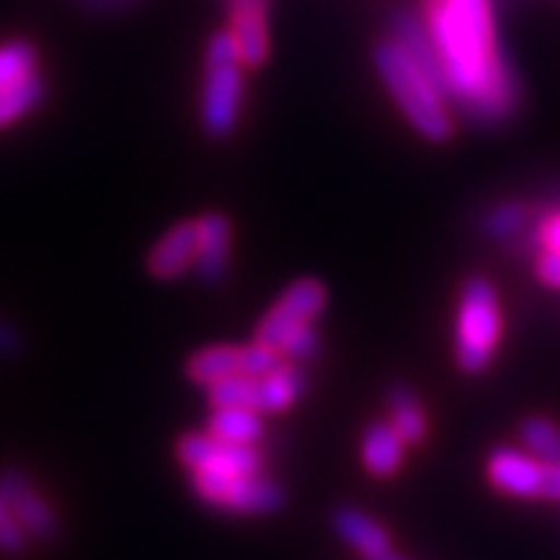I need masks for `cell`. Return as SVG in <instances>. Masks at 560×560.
Listing matches in <instances>:
<instances>
[{
	"label": "cell",
	"mask_w": 560,
	"mask_h": 560,
	"mask_svg": "<svg viewBox=\"0 0 560 560\" xmlns=\"http://www.w3.org/2000/svg\"><path fill=\"white\" fill-rule=\"evenodd\" d=\"M427 30L441 58L446 101L478 126L512 118L521 81L498 46L489 0H432Z\"/></svg>",
	"instance_id": "6da1fadb"
},
{
	"label": "cell",
	"mask_w": 560,
	"mask_h": 560,
	"mask_svg": "<svg viewBox=\"0 0 560 560\" xmlns=\"http://www.w3.org/2000/svg\"><path fill=\"white\" fill-rule=\"evenodd\" d=\"M375 67L384 78L386 89L398 101L406 120L418 129L427 140L443 143L455 132V120L446 109V97L432 86L427 74L412 63V58L400 49L395 37L381 40L375 46Z\"/></svg>",
	"instance_id": "7a4b0ae2"
},
{
	"label": "cell",
	"mask_w": 560,
	"mask_h": 560,
	"mask_svg": "<svg viewBox=\"0 0 560 560\" xmlns=\"http://www.w3.org/2000/svg\"><path fill=\"white\" fill-rule=\"evenodd\" d=\"M503 317L498 292L487 278H469L457 306V363L464 372H483L501 343Z\"/></svg>",
	"instance_id": "3957f363"
},
{
	"label": "cell",
	"mask_w": 560,
	"mask_h": 560,
	"mask_svg": "<svg viewBox=\"0 0 560 560\" xmlns=\"http://www.w3.org/2000/svg\"><path fill=\"white\" fill-rule=\"evenodd\" d=\"M241 101H244V74H241L235 37L232 32H218L207 49V81L200 101L203 129L212 138H229L235 132Z\"/></svg>",
	"instance_id": "277c9868"
},
{
	"label": "cell",
	"mask_w": 560,
	"mask_h": 560,
	"mask_svg": "<svg viewBox=\"0 0 560 560\" xmlns=\"http://www.w3.org/2000/svg\"><path fill=\"white\" fill-rule=\"evenodd\" d=\"M192 489L209 506L237 515H269L287 506L283 487L260 472H192Z\"/></svg>",
	"instance_id": "5b68a950"
},
{
	"label": "cell",
	"mask_w": 560,
	"mask_h": 560,
	"mask_svg": "<svg viewBox=\"0 0 560 560\" xmlns=\"http://www.w3.org/2000/svg\"><path fill=\"white\" fill-rule=\"evenodd\" d=\"M326 306V287L320 280L303 278L295 280L292 287L283 292L278 303H275L269 315L260 320L258 332H255V340L264 343L269 349H278L287 343V338L292 332H298L301 326L315 324L317 315L324 312Z\"/></svg>",
	"instance_id": "8992f818"
},
{
	"label": "cell",
	"mask_w": 560,
	"mask_h": 560,
	"mask_svg": "<svg viewBox=\"0 0 560 560\" xmlns=\"http://www.w3.org/2000/svg\"><path fill=\"white\" fill-rule=\"evenodd\" d=\"M0 501L12 509V515L18 517V524L32 540L40 544H52L60 532L58 512L52 503L46 501L44 494L37 492L30 475L21 469H0Z\"/></svg>",
	"instance_id": "52a82bcc"
},
{
	"label": "cell",
	"mask_w": 560,
	"mask_h": 560,
	"mask_svg": "<svg viewBox=\"0 0 560 560\" xmlns=\"http://www.w3.org/2000/svg\"><path fill=\"white\" fill-rule=\"evenodd\" d=\"M177 457L192 472H260L264 457L255 446L229 443L214 435H186L177 441Z\"/></svg>",
	"instance_id": "ba28073f"
},
{
	"label": "cell",
	"mask_w": 560,
	"mask_h": 560,
	"mask_svg": "<svg viewBox=\"0 0 560 560\" xmlns=\"http://www.w3.org/2000/svg\"><path fill=\"white\" fill-rule=\"evenodd\" d=\"M544 466L546 464H540L538 457L501 446V450H494L492 455H489L487 475L489 483H492L498 492L509 494V498H521V501L538 498L540 501Z\"/></svg>",
	"instance_id": "9c48e42d"
},
{
	"label": "cell",
	"mask_w": 560,
	"mask_h": 560,
	"mask_svg": "<svg viewBox=\"0 0 560 560\" xmlns=\"http://www.w3.org/2000/svg\"><path fill=\"white\" fill-rule=\"evenodd\" d=\"M232 37L246 67H260L269 58V0H226Z\"/></svg>",
	"instance_id": "30bf717a"
},
{
	"label": "cell",
	"mask_w": 560,
	"mask_h": 560,
	"mask_svg": "<svg viewBox=\"0 0 560 560\" xmlns=\"http://www.w3.org/2000/svg\"><path fill=\"white\" fill-rule=\"evenodd\" d=\"M229 244H232V229L221 212L203 214L195 223V269L203 283H218L226 278Z\"/></svg>",
	"instance_id": "8fae6325"
},
{
	"label": "cell",
	"mask_w": 560,
	"mask_h": 560,
	"mask_svg": "<svg viewBox=\"0 0 560 560\" xmlns=\"http://www.w3.org/2000/svg\"><path fill=\"white\" fill-rule=\"evenodd\" d=\"M332 526L338 538L349 544L363 560H375L381 555L392 552V538L384 526L377 524L375 517L354 506H338L332 512Z\"/></svg>",
	"instance_id": "7c38bea8"
},
{
	"label": "cell",
	"mask_w": 560,
	"mask_h": 560,
	"mask_svg": "<svg viewBox=\"0 0 560 560\" xmlns=\"http://www.w3.org/2000/svg\"><path fill=\"white\" fill-rule=\"evenodd\" d=\"M392 32H395V40L400 44V49L412 58L415 67L427 74L429 81H432V86L446 97L441 58H438V49L435 44H432V35H429L427 23L418 21L415 15H409V12H400V15H395V21H392Z\"/></svg>",
	"instance_id": "4fadbf2b"
},
{
	"label": "cell",
	"mask_w": 560,
	"mask_h": 560,
	"mask_svg": "<svg viewBox=\"0 0 560 560\" xmlns=\"http://www.w3.org/2000/svg\"><path fill=\"white\" fill-rule=\"evenodd\" d=\"M195 264V223H177L149 252V272L161 280L180 278Z\"/></svg>",
	"instance_id": "5bb4252c"
},
{
	"label": "cell",
	"mask_w": 560,
	"mask_h": 560,
	"mask_svg": "<svg viewBox=\"0 0 560 560\" xmlns=\"http://www.w3.org/2000/svg\"><path fill=\"white\" fill-rule=\"evenodd\" d=\"M406 443L392 423H372L363 435V466L375 478H392L404 464Z\"/></svg>",
	"instance_id": "9a60e30c"
},
{
	"label": "cell",
	"mask_w": 560,
	"mask_h": 560,
	"mask_svg": "<svg viewBox=\"0 0 560 560\" xmlns=\"http://www.w3.org/2000/svg\"><path fill=\"white\" fill-rule=\"evenodd\" d=\"M303 395V375L295 366L280 363L269 375L258 377V395H255V409L260 415L287 412Z\"/></svg>",
	"instance_id": "2e32d148"
},
{
	"label": "cell",
	"mask_w": 560,
	"mask_h": 560,
	"mask_svg": "<svg viewBox=\"0 0 560 560\" xmlns=\"http://www.w3.org/2000/svg\"><path fill=\"white\" fill-rule=\"evenodd\" d=\"M264 432V418L258 409H249V406H223V409H214V415L209 418V435L229 443L255 446Z\"/></svg>",
	"instance_id": "e0dca14e"
},
{
	"label": "cell",
	"mask_w": 560,
	"mask_h": 560,
	"mask_svg": "<svg viewBox=\"0 0 560 560\" xmlns=\"http://www.w3.org/2000/svg\"><path fill=\"white\" fill-rule=\"evenodd\" d=\"M186 375L198 386H209L229 375H244V347H207L186 363Z\"/></svg>",
	"instance_id": "ac0fdd59"
},
{
	"label": "cell",
	"mask_w": 560,
	"mask_h": 560,
	"mask_svg": "<svg viewBox=\"0 0 560 560\" xmlns=\"http://www.w3.org/2000/svg\"><path fill=\"white\" fill-rule=\"evenodd\" d=\"M386 398H389L392 429L404 438L406 446L423 441L427 438V412H423L418 395L406 386H392Z\"/></svg>",
	"instance_id": "d6986e66"
},
{
	"label": "cell",
	"mask_w": 560,
	"mask_h": 560,
	"mask_svg": "<svg viewBox=\"0 0 560 560\" xmlns=\"http://www.w3.org/2000/svg\"><path fill=\"white\" fill-rule=\"evenodd\" d=\"M40 101H44V81L37 78V72L18 83L0 86V129L30 115Z\"/></svg>",
	"instance_id": "ffe728a7"
},
{
	"label": "cell",
	"mask_w": 560,
	"mask_h": 560,
	"mask_svg": "<svg viewBox=\"0 0 560 560\" xmlns=\"http://www.w3.org/2000/svg\"><path fill=\"white\" fill-rule=\"evenodd\" d=\"M521 441L540 464H560V429L546 418H526L521 423Z\"/></svg>",
	"instance_id": "44dd1931"
},
{
	"label": "cell",
	"mask_w": 560,
	"mask_h": 560,
	"mask_svg": "<svg viewBox=\"0 0 560 560\" xmlns=\"http://www.w3.org/2000/svg\"><path fill=\"white\" fill-rule=\"evenodd\" d=\"M529 207L521 203V200H506V203H498L487 212L483 218V232L492 241H509L515 237L517 232H524L529 226Z\"/></svg>",
	"instance_id": "7402d4cb"
},
{
	"label": "cell",
	"mask_w": 560,
	"mask_h": 560,
	"mask_svg": "<svg viewBox=\"0 0 560 560\" xmlns=\"http://www.w3.org/2000/svg\"><path fill=\"white\" fill-rule=\"evenodd\" d=\"M209 404L214 409H223V406H249L255 409V395H258V381L246 375H229L214 381L207 386Z\"/></svg>",
	"instance_id": "603a6c76"
},
{
	"label": "cell",
	"mask_w": 560,
	"mask_h": 560,
	"mask_svg": "<svg viewBox=\"0 0 560 560\" xmlns=\"http://www.w3.org/2000/svg\"><path fill=\"white\" fill-rule=\"evenodd\" d=\"M37 55L26 40H12L0 46V86L18 83L35 74Z\"/></svg>",
	"instance_id": "cb8c5ba5"
},
{
	"label": "cell",
	"mask_w": 560,
	"mask_h": 560,
	"mask_svg": "<svg viewBox=\"0 0 560 560\" xmlns=\"http://www.w3.org/2000/svg\"><path fill=\"white\" fill-rule=\"evenodd\" d=\"M30 546V535L18 524L12 509L0 501V555H23Z\"/></svg>",
	"instance_id": "d4e9b609"
},
{
	"label": "cell",
	"mask_w": 560,
	"mask_h": 560,
	"mask_svg": "<svg viewBox=\"0 0 560 560\" xmlns=\"http://www.w3.org/2000/svg\"><path fill=\"white\" fill-rule=\"evenodd\" d=\"M317 349H320V340H317V332L310 326H301L298 332H292L287 338V343L280 347V354H287L292 361H310L315 358Z\"/></svg>",
	"instance_id": "484cf974"
},
{
	"label": "cell",
	"mask_w": 560,
	"mask_h": 560,
	"mask_svg": "<svg viewBox=\"0 0 560 560\" xmlns=\"http://www.w3.org/2000/svg\"><path fill=\"white\" fill-rule=\"evenodd\" d=\"M535 244L544 252H560V209L544 214V221L535 229Z\"/></svg>",
	"instance_id": "4316f807"
},
{
	"label": "cell",
	"mask_w": 560,
	"mask_h": 560,
	"mask_svg": "<svg viewBox=\"0 0 560 560\" xmlns=\"http://www.w3.org/2000/svg\"><path fill=\"white\" fill-rule=\"evenodd\" d=\"M540 283L560 292V252H540L538 264H535Z\"/></svg>",
	"instance_id": "83f0119b"
},
{
	"label": "cell",
	"mask_w": 560,
	"mask_h": 560,
	"mask_svg": "<svg viewBox=\"0 0 560 560\" xmlns=\"http://www.w3.org/2000/svg\"><path fill=\"white\" fill-rule=\"evenodd\" d=\"M540 501H560V464H546L544 466Z\"/></svg>",
	"instance_id": "f1b7e54d"
},
{
	"label": "cell",
	"mask_w": 560,
	"mask_h": 560,
	"mask_svg": "<svg viewBox=\"0 0 560 560\" xmlns=\"http://www.w3.org/2000/svg\"><path fill=\"white\" fill-rule=\"evenodd\" d=\"M23 347L21 332H18L15 326H9L7 320H0V354L9 358V354H18Z\"/></svg>",
	"instance_id": "f546056e"
},
{
	"label": "cell",
	"mask_w": 560,
	"mask_h": 560,
	"mask_svg": "<svg viewBox=\"0 0 560 560\" xmlns=\"http://www.w3.org/2000/svg\"><path fill=\"white\" fill-rule=\"evenodd\" d=\"M375 560H404V558H400V555H395V552H386V555H381V558H375Z\"/></svg>",
	"instance_id": "4dcf8cb0"
}]
</instances>
